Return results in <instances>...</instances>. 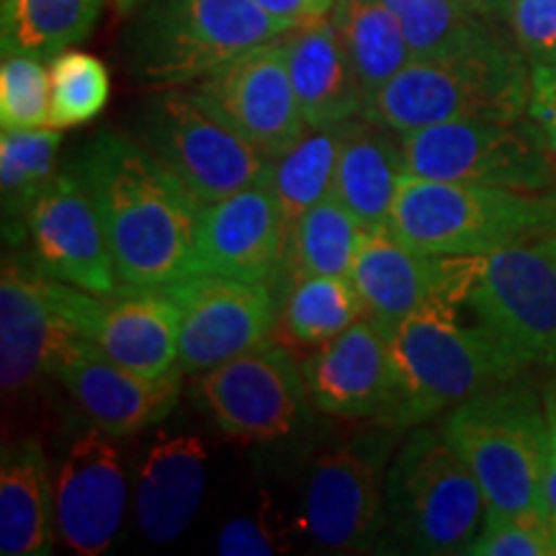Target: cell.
Here are the masks:
<instances>
[{
  "label": "cell",
  "mask_w": 556,
  "mask_h": 556,
  "mask_svg": "<svg viewBox=\"0 0 556 556\" xmlns=\"http://www.w3.org/2000/svg\"><path fill=\"white\" fill-rule=\"evenodd\" d=\"M546 417H548V433L556 438V384L546 392Z\"/></svg>",
  "instance_id": "cell-43"
},
{
  "label": "cell",
  "mask_w": 556,
  "mask_h": 556,
  "mask_svg": "<svg viewBox=\"0 0 556 556\" xmlns=\"http://www.w3.org/2000/svg\"><path fill=\"white\" fill-rule=\"evenodd\" d=\"M193 93L268 160L289 152L309 129L291 86L281 39L199 80Z\"/></svg>",
  "instance_id": "cell-17"
},
{
  "label": "cell",
  "mask_w": 556,
  "mask_h": 556,
  "mask_svg": "<svg viewBox=\"0 0 556 556\" xmlns=\"http://www.w3.org/2000/svg\"><path fill=\"white\" fill-rule=\"evenodd\" d=\"M366 227L340 201L323 199L291 227L281 291L307 276H351Z\"/></svg>",
  "instance_id": "cell-30"
},
{
  "label": "cell",
  "mask_w": 556,
  "mask_h": 556,
  "mask_svg": "<svg viewBox=\"0 0 556 556\" xmlns=\"http://www.w3.org/2000/svg\"><path fill=\"white\" fill-rule=\"evenodd\" d=\"M312 407L340 420H381L392 402V343L377 319L361 317L302 361Z\"/></svg>",
  "instance_id": "cell-21"
},
{
  "label": "cell",
  "mask_w": 556,
  "mask_h": 556,
  "mask_svg": "<svg viewBox=\"0 0 556 556\" xmlns=\"http://www.w3.org/2000/svg\"><path fill=\"white\" fill-rule=\"evenodd\" d=\"M351 122L330 127H309L299 142L283 155L270 160L266 180L289 227H294L312 206L330 197L338 157L351 129Z\"/></svg>",
  "instance_id": "cell-29"
},
{
  "label": "cell",
  "mask_w": 556,
  "mask_h": 556,
  "mask_svg": "<svg viewBox=\"0 0 556 556\" xmlns=\"http://www.w3.org/2000/svg\"><path fill=\"white\" fill-rule=\"evenodd\" d=\"M332 21L366 101L413 60L400 18L384 0H338Z\"/></svg>",
  "instance_id": "cell-28"
},
{
  "label": "cell",
  "mask_w": 556,
  "mask_h": 556,
  "mask_svg": "<svg viewBox=\"0 0 556 556\" xmlns=\"http://www.w3.org/2000/svg\"><path fill=\"white\" fill-rule=\"evenodd\" d=\"M510 29L531 65H556V0H513Z\"/></svg>",
  "instance_id": "cell-38"
},
{
  "label": "cell",
  "mask_w": 556,
  "mask_h": 556,
  "mask_svg": "<svg viewBox=\"0 0 556 556\" xmlns=\"http://www.w3.org/2000/svg\"><path fill=\"white\" fill-rule=\"evenodd\" d=\"M389 229L417 253L486 255L556 232V193L402 178Z\"/></svg>",
  "instance_id": "cell-3"
},
{
  "label": "cell",
  "mask_w": 556,
  "mask_h": 556,
  "mask_svg": "<svg viewBox=\"0 0 556 556\" xmlns=\"http://www.w3.org/2000/svg\"><path fill=\"white\" fill-rule=\"evenodd\" d=\"M50 67V122L47 127H80L106 109L111 96L109 70L90 52L65 50L47 62Z\"/></svg>",
  "instance_id": "cell-34"
},
{
  "label": "cell",
  "mask_w": 556,
  "mask_h": 556,
  "mask_svg": "<svg viewBox=\"0 0 556 556\" xmlns=\"http://www.w3.org/2000/svg\"><path fill=\"white\" fill-rule=\"evenodd\" d=\"M45 289L67 328L116 364L144 377H165L178 366L180 309L163 289L90 294L47 276Z\"/></svg>",
  "instance_id": "cell-14"
},
{
  "label": "cell",
  "mask_w": 556,
  "mask_h": 556,
  "mask_svg": "<svg viewBox=\"0 0 556 556\" xmlns=\"http://www.w3.org/2000/svg\"><path fill=\"white\" fill-rule=\"evenodd\" d=\"M180 309L178 368L201 374L266 345L278 325L276 283L191 274L163 289Z\"/></svg>",
  "instance_id": "cell-13"
},
{
  "label": "cell",
  "mask_w": 556,
  "mask_h": 556,
  "mask_svg": "<svg viewBox=\"0 0 556 556\" xmlns=\"http://www.w3.org/2000/svg\"><path fill=\"white\" fill-rule=\"evenodd\" d=\"M191 394L222 433L250 443L296 433L312 405L299 358L270 343L201 371Z\"/></svg>",
  "instance_id": "cell-12"
},
{
  "label": "cell",
  "mask_w": 556,
  "mask_h": 556,
  "mask_svg": "<svg viewBox=\"0 0 556 556\" xmlns=\"http://www.w3.org/2000/svg\"><path fill=\"white\" fill-rule=\"evenodd\" d=\"M208 454L193 433H163L142 456L135 479V518L152 544L184 536L206 490Z\"/></svg>",
  "instance_id": "cell-23"
},
{
  "label": "cell",
  "mask_w": 556,
  "mask_h": 556,
  "mask_svg": "<svg viewBox=\"0 0 556 556\" xmlns=\"http://www.w3.org/2000/svg\"><path fill=\"white\" fill-rule=\"evenodd\" d=\"M405 176L402 139L364 116L351 122L330 193L366 229L387 227Z\"/></svg>",
  "instance_id": "cell-26"
},
{
  "label": "cell",
  "mask_w": 556,
  "mask_h": 556,
  "mask_svg": "<svg viewBox=\"0 0 556 556\" xmlns=\"http://www.w3.org/2000/svg\"><path fill=\"white\" fill-rule=\"evenodd\" d=\"M531 75L523 52L497 47L462 58L409 60L366 101L364 116L394 135L443 122H520L528 114Z\"/></svg>",
  "instance_id": "cell-6"
},
{
  "label": "cell",
  "mask_w": 556,
  "mask_h": 556,
  "mask_svg": "<svg viewBox=\"0 0 556 556\" xmlns=\"http://www.w3.org/2000/svg\"><path fill=\"white\" fill-rule=\"evenodd\" d=\"M400 18L413 60L462 58L507 47L495 21L469 0H384Z\"/></svg>",
  "instance_id": "cell-27"
},
{
  "label": "cell",
  "mask_w": 556,
  "mask_h": 556,
  "mask_svg": "<svg viewBox=\"0 0 556 556\" xmlns=\"http://www.w3.org/2000/svg\"><path fill=\"white\" fill-rule=\"evenodd\" d=\"M137 139L201 204L266 180L270 160L197 93L165 90L142 109Z\"/></svg>",
  "instance_id": "cell-9"
},
{
  "label": "cell",
  "mask_w": 556,
  "mask_h": 556,
  "mask_svg": "<svg viewBox=\"0 0 556 556\" xmlns=\"http://www.w3.org/2000/svg\"><path fill=\"white\" fill-rule=\"evenodd\" d=\"M361 317L366 304L348 276H307L281 291L278 328L296 345H323Z\"/></svg>",
  "instance_id": "cell-33"
},
{
  "label": "cell",
  "mask_w": 556,
  "mask_h": 556,
  "mask_svg": "<svg viewBox=\"0 0 556 556\" xmlns=\"http://www.w3.org/2000/svg\"><path fill=\"white\" fill-rule=\"evenodd\" d=\"M50 67L34 54H3L0 67V124L3 129L47 127Z\"/></svg>",
  "instance_id": "cell-35"
},
{
  "label": "cell",
  "mask_w": 556,
  "mask_h": 556,
  "mask_svg": "<svg viewBox=\"0 0 556 556\" xmlns=\"http://www.w3.org/2000/svg\"><path fill=\"white\" fill-rule=\"evenodd\" d=\"M289 29L255 0H150L129 34V67L150 86H186Z\"/></svg>",
  "instance_id": "cell-7"
},
{
  "label": "cell",
  "mask_w": 556,
  "mask_h": 556,
  "mask_svg": "<svg viewBox=\"0 0 556 556\" xmlns=\"http://www.w3.org/2000/svg\"><path fill=\"white\" fill-rule=\"evenodd\" d=\"M62 129H3L0 135V197L3 225L11 240L26 232V214L52 178L58 176Z\"/></svg>",
  "instance_id": "cell-32"
},
{
  "label": "cell",
  "mask_w": 556,
  "mask_h": 556,
  "mask_svg": "<svg viewBox=\"0 0 556 556\" xmlns=\"http://www.w3.org/2000/svg\"><path fill=\"white\" fill-rule=\"evenodd\" d=\"M458 304L430 302L389 332L394 384L381 426L405 433L523 368L482 323L464 325Z\"/></svg>",
  "instance_id": "cell-2"
},
{
  "label": "cell",
  "mask_w": 556,
  "mask_h": 556,
  "mask_svg": "<svg viewBox=\"0 0 556 556\" xmlns=\"http://www.w3.org/2000/svg\"><path fill=\"white\" fill-rule=\"evenodd\" d=\"M528 116L544 135L556 160V65H533Z\"/></svg>",
  "instance_id": "cell-39"
},
{
  "label": "cell",
  "mask_w": 556,
  "mask_h": 556,
  "mask_svg": "<svg viewBox=\"0 0 556 556\" xmlns=\"http://www.w3.org/2000/svg\"><path fill=\"white\" fill-rule=\"evenodd\" d=\"M464 304L520 364L556 371V242L552 235L479 255Z\"/></svg>",
  "instance_id": "cell-11"
},
{
  "label": "cell",
  "mask_w": 556,
  "mask_h": 556,
  "mask_svg": "<svg viewBox=\"0 0 556 556\" xmlns=\"http://www.w3.org/2000/svg\"><path fill=\"white\" fill-rule=\"evenodd\" d=\"M289 232V222L266 184L204 204L191 274L276 283L287 261Z\"/></svg>",
  "instance_id": "cell-20"
},
{
  "label": "cell",
  "mask_w": 556,
  "mask_h": 556,
  "mask_svg": "<svg viewBox=\"0 0 556 556\" xmlns=\"http://www.w3.org/2000/svg\"><path fill=\"white\" fill-rule=\"evenodd\" d=\"M52 377L90 426L114 438H129L155 428L176 409L186 374L176 366L165 377H144L73 332L54 358Z\"/></svg>",
  "instance_id": "cell-18"
},
{
  "label": "cell",
  "mask_w": 556,
  "mask_h": 556,
  "mask_svg": "<svg viewBox=\"0 0 556 556\" xmlns=\"http://www.w3.org/2000/svg\"><path fill=\"white\" fill-rule=\"evenodd\" d=\"M299 109L309 127H330L364 114L366 96L332 13L302 21L281 37Z\"/></svg>",
  "instance_id": "cell-24"
},
{
  "label": "cell",
  "mask_w": 556,
  "mask_h": 556,
  "mask_svg": "<svg viewBox=\"0 0 556 556\" xmlns=\"http://www.w3.org/2000/svg\"><path fill=\"white\" fill-rule=\"evenodd\" d=\"M114 3L119 11H129V9H135L139 0H114Z\"/></svg>",
  "instance_id": "cell-44"
},
{
  "label": "cell",
  "mask_w": 556,
  "mask_h": 556,
  "mask_svg": "<svg viewBox=\"0 0 556 556\" xmlns=\"http://www.w3.org/2000/svg\"><path fill=\"white\" fill-rule=\"evenodd\" d=\"M544 505H546L548 526H552V533L556 539V438L554 435H552V446H548V467H546V479H544Z\"/></svg>",
  "instance_id": "cell-41"
},
{
  "label": "cell",
  "mask_w": 556,
  "mask_h": 556,
  "mask_svg": "<svg viewBox=\"0 0 556 556\" xmlns=\"http://www.w3.org/2000/svg\"><path fill=\"white\" fill-rule=\"evenodd\" d=\"M477 263L479 255L417 253L387 225L366 229L348 278L364 299L366 317L392 332L430 302H467Z\"/></svg>",
  "instance_id": "cell-16"
},
{
  "label": "cell",
  "mask_w": 556,
  "mask_h": 556,
  "mask_svg": "<svg viewBox=\"0 0 556 556\" xmlns=\"http://www.w3.org/2000/svg\"><path fill=\"white\" fill-rule=\"evenodd\" d=\"M441 430L482 486L486 518L546 516L552 435L533 389L507 381L484 389L451 409Z\"/></svg>",
  "instance_id": "cell-4"
},
{
  "label": "cell",
  "mask_w": 556,
  "mask_h": 556,
  "mask_svg": "<svg viewBox=\"0 0 556 556\" xmlns=\"http://www.w3.org/2000/svg\"><path fill=\"white\" fill-rule=\"evenodd\" d=\"M54 475L37 438H24L3 446L0 464V554L47 556L52 554Z\"/></svg>",
  "instance_id": "cell-25"
},
{
  "label": "cell",
  "mask_w": 556,
  "mask_h": 556,
  "mask_svg": "<svg viewBox=\"0 0 556 556\" xmlns=\"http://www.w3.org/2000/svg\"><path fill=\"white\" fill-rule=\"evenodd\" d=\"M255 3L274 18L283 21V24L296 26L302 21L328 16L336 9L338 0H255Z\"/></svg>",
  "instance_id": "cell-40"
},
{
  "label": "cell",
  "mask_w": 556,
  "mask_h": 556,
  "mask_svg": "<svg viewBox=\"0 0 556 556\" xmlns=\"http://www.w3.org/2000/svg\"><path fill=\"white\" fill-rule=\"evenodd\" d=\"M400 139L409 176L531 193L556 186V160L533 122H443Z\"/></svg>",
  "instance_id": "cell-10"
},
{
  "label": "cell",
  "mask_w": 556,
  "mask_h": 556,
  "mask_svg": "<svg viewBox=\"0 0 556 556\" xmlns=\"http://www.w3.org/2000/svg\"><path fill=\"white\" fill-rule=\"evenodd\" d=\"M70 336L73 330L47 296L45 274L5 261L0 278V381L5 397L31 392L41 379L52 377L54 358Z\"/></svg>",
  "instance_id": "cell-22"
},
{
  "label": "cell",
  "mask_w": 556,
  "mask_h": 556,
  "mask_svg": "<svg viewBox=\"0 0 556 556\" xmlns=\"http://www.w3.org/2000/svg\"><path fill=\"white\" fill-rule=\"evenodd\" d=\"M73 168L101 214L119 294L157 291L191 276L204 204L137 137L101 131Z\"/></svg>",
  "instance_id": "cell-1"
},
{
  "label": "cell",
  "mask_w": 556,
  "mask_h": 556,
  "mask_svg": "<svg viewBox=\"0 0 556 556\" xmlns=\"http://www.w3.org/2000/svg\"><path fill=\"white\" fill-rule=\"evenodd\" d=\"M116 438L90 426L67 443L54 469V520L70 552L99 556L114 546L127 510V475Z\"/></svg>",
  "instance_id": "cell-19"
},
{
  "label": "cell",
  "mask_w": 556,
  "mask_h": 556,
  "mask_svg": "<svg viewBox=\"0 0 556 556\" xmlns=\"http://www.w3.org/2000/svg\"><path fill=\"white\" fill-rule=\"evenodd\" d=\"M299 526V523H296ZM296 526H289L281 513L268 503L253 516L227 520L217 536V554L222 556H268L289 552L291 533Z\"/></svg>",
  "instance_id": "cell-37"
},
{
  "label": "cell",
  "mask_w": 556,
  "mask_h": 556,
  "mask_svg": "<svg viewBox=\"0 0 556 556\" xmlns=\"http://www.w3.org/2000/svg\"><path fill=\"white\" fill-rule=\"evenodd\" d=\"M402 438L374 420L312 462L299 531L325 552L358 554L377 544L384 526L387 469Z\"/></svg>",
  "instance_id": "cell-8"
},
{
  "label": "cell",
  "mask_w": 556,
  "mask_h": 556,
  "mask_svg": "<svg viewBox=\"0 0 556 556\" xmlns=\"http://www.w3.org/2000/svg\"><path fill=\"white\" fill-rule=\"evenodd\" d=\"M469 3L475 5L479 13H484L486 18H492V21H500V18L510 21L513 0H469Z\"/></svg>",
  "instance_id": "cell-42"
},
{
  "label": "cell",
  "mask_w": 556,
  "mask_h": 556,
  "mask_svg": "<svg viewBox=\"0 0 556 556\" xmlns=\"http://www.w3.org/2000/svg\"><path fill=\"white\" fill-rule=\"evenodd\" d=\"M486 500L443 430L409 428L387 469L384 526L415 554H467L484 528Z\"/></svg>",
  "instance_id": "cell-5"
},
{
  "label": "cell",
  "mask_w": 556,
  "mask_h": 556,
  "mask_svg": "<svg viewBox=\"0 0 556 556\" xmlns=\"http://www.w3.org/2000/svg\"><path fill=\"white\" fill-rule=\"evenodd\" d=\"M101 11L103 0H3V54H34L50 60L88 39Z\"/></svg>",
  "instance_id": "cell-31"
},
{
  "label": "cell",
  "mask_w": 556,
  "mask_h": 556,
  "mask_svg": "<svg viewBox=\"0 0 556 556\" xmlns=\"http://www.w3.org/2000/svg\"><path fill=\"white\" fill-rule=\"evenodd\" d=\"M552 238H554V242H556V232H554V235H552Z\"/></svg>",
  "instance_id": "cell-45"
},
{
  "label": "cell",
  "mask_w": 556,
  "mask_h": 556,
  "mask_svg": "<svg viewBox=\"0 0 556 556\" xmlns=\"http://www.w3.org/2000/svg\"><path fill=\"white\" fill-rule=\"evenodd\" d=\"M34 268L90 294H119L114 255L78 170H62L26 214Z\"/></svg>",
  "instance_id": "cell-15"
},
{
  "label": "cell",
  "mask_w": 556,
  "mask_h": 556,
  "mask_svg": "<svg viewBox=\"0 0 556 556\" xmlns=\"http://www.w3.org/2000/svg\"><path fill=\"white\" fill-rule=\"evenodd\" d=\"M471 556H556V539L548 518L541 513L510 518H484V528Z\"/></svg>",
  "instance_id": "cell-36"
}]
</instances>
